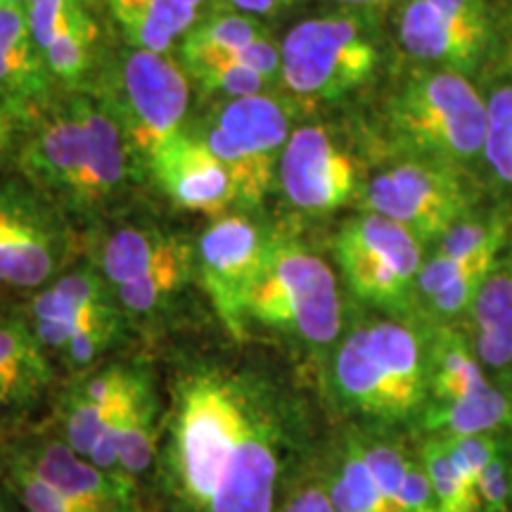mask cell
<instances>
[{
	"label": "cell",
	"instance_id": "obj_1",
	"mask_svg": "<svg viewBox=\"0 0 512 512\" xmlns=\"http://www.w3.org/2000/svg\"><path fill=\"white\" fill-rule=\"evenodd\" d=\"M171 467L195 512H273L278 432L240 380L202 370L178 382Z\"/></svg>",
	"mask_w": 512,
	"mask_h": 512
},
{
	"label": "cell",
	"instance_id": "obj_11",
	"mask_svg": "<svg viewBox=\"0 0 512 512\" xmlns=\"http://www.w3.org/2000/svg\"><path fill=\"white\" fill-rule=\"evenodd\" d=\"M510 238L512 204L498 195L448 230L422 261L418 318L425 323H463Z\"/></svg>",
	"mask_w": 512,
	"mask_h": 512
},
{
	"label": "cell",
	"instance_id": "obj_2",
	"mask_svg": "<svg viewBox=\"0 0 512 512\" xmlns=\"http://www.w3.org/2000/svg\"><path fill=\"white\" fill-rule=\"evenodd\" d=\"M17 166L24 181L64 207L91 211L124 195L133 152L105 102L74 93L24 121Z\"/></svg>",
	"mask_w": 512,
	"mask_h": 512
},
{
	"label": "cell",
	"instance_id": "obj_10",
	"mask_svg": "<svg viewBox=\"0 0 512 512\" xmlns=\"http://www.w3.org/2000/svg\"><path fill=\"white\" fill-rule=\"evenodd\" d=\"M332 254L358 302L389 318H418V278L425 247L387 216L358 211L339 226Z\"/></svg>",
	"mask_w": 512,
	"mask_h": 512
},
{
	"label": "cell",
	"instance_id": "obj_6",
	"mask_svg": "<svg viewBox=\"0 0 512 512\" xmlns=\"http://www.w3.org/2000/svg\"><path fill=\"white\" fill-rule=\"evenodd\" d=\"M491 197L484 176L432 159L396 157L368 176L358 207L401 223L422 247H434Z\"/></svg>",
	"mask_w": 512,
	"mask_h": 512
},
{
	"label": "cell",
	"instance_id": "obj_27",
	"mask_svg": "<svg viewBox=\"0 0 512 512\" xmlns=\"http://www.w3.org/2000/svg\"><path fill=\"white\" fill-rule=\"evenodd\" d=\"M192 266H195V249L190 242H185L181 249H176L169 259H164L150 273L117 287L114 290L117 302L138 316L155 313L183 290L192 275Z\"/></svg>",
	"mask_w": 512,
	"mask_h": 512
},
{
	"label": "cell",
	"instance_id": "obj_4",
	"mask_svg": "<svg viewBox=\"0 0 512 512\" xmlns=\"http://www.w3.org/2000/svg\"><path fill=\"white\" fill-rule=\"evenodd\" d=\"M332 380L339 399L363 418L420 420L430 392L425 320L380 318L351 328L335 351Z\"/></svg>",
	"mask_w": 512,
	"mask_h": 512
},
{
	"label": "cell",
	"instance_id": "obj_8",
	"mask_svg": "<svg viewBox=\"0 0 512 512\" xmlns=\"http://www.w3.org/2000/svg\"><path fill=\"white\" fill-rule=\"evenodd\" d=\"M394 36L408 62L479 81L508 48L505 0H399Z\"/></svg>",
	"mask_w": 512,
	"mask_h": 512
},
{
	"label": "cell",
	"instance_id": "obj_24",
	"mask_svg": "<svg viewBox=\"0 0 512 512\" xmlns=\"http://www.w3.org/2000/svg\"><path fill=\"white\" fill-rule=\"evenodd\" d=\"M261 36H268V31L256 17L235 10L214 12L209 17H200V22L183 36L181 64L185 72L195 74L233 60L240 50Z\"/></svg>",
	"mask_w": 512,
	"mask_h": 512
},
{
	"label": "cell",
	"instance_id": "obj_25",
	"mask_svg": "<svg viewBox=\"0 0 512 512\" xmlns=\"http://www.w3.org/2000/svg\"><path fill=\"white\" fill-rule=\"evenodd\" d=\"M185 238L159 228H121L105 242L100 268L112 290L138 280L185 245Z\"/></svg>",
	"mask_w": 512,
	"mask_h": 512
},
{
	"label": "cell",
	"instance_id": "obj_40",
	"mask_svg": "<svg viewBox=\"0 0 512 512\" xmlns=\"http://www.w3.org/2000/svg\"><path fill=\"white\" fill-rule=\"evenodd\" d=\"M15 136H17V121L12 119V114L5 110L3 102H0V166L5 164V159L10 157V152L15 150Z\"/></svg>",
	"mask_w": 512,
	"mask_h": 512
},
{
	"label": "cell",
	"instance_id": "obj_35",
	"mask_svg": "<svg viewBox=\"0 0 512 512\" xmlns=\"http://www.w3.org/2000/svg\"><path fill=\"white\" fill-rule=\"evenodd\" d=\"M117 335H119V323H107V325H98V328L83 330L60 351V356L69 363V366L86 368L91 366L95 358L102 356L112 347V342L117 339Z\"/></svg>",
	"mask_w": 512,
	"mask_h": 512
},
{
	"label": "cell",
	"instance_id": "obj_28",
	"mask_svg": "<svg viewBox=\"0 0 512 512\" xmlns=\"http://www.w3.org/2000/svg\"><path fill=\"white\" fill-rule=\"evenodd\" d=\"M0 368L34 396L50 382L53 370L46 347L36 337L29 320L0 313Z\"/></svg>",
	"mask_w": 512,
	"mask_h": 512
},
{
	"label": "cell",
	"instance_id": "obj_32",
	"mask_svg": "<svg viewBox=\"0 0 512 512\" xmlns=\"http://www.w3.org/2000/svg\"><path fill=\"white\" fill-rule=\"evenodd\" d=\"M5 482L27 512H79L31 467L22 453H10L5 460Z\"/></svg>",
	"mask_w": 512,
	"mask_h": 512
},
{
	"label": "cell",
	"instance_id": "obj_3",
	"mask_svg": "<svg viewBox=\"0 0 512 512\" xmlns=\"http://www.w3.org/2000/svg\"><path fill=\"white\" fill-rule=\"evenodd\" d=\"M380 131L387 159H432L486 178V100L472 76L411 62L384 95Z\"/></svg>",
	"mask_w": 512,
	"mask_h": 512
},
{
	"label": "cell",
	"instance_id": "obj_33",
	"mask_svg": "<svg viewBox=\"0 0 512 512\" xmlns=\"http://www.w3.org/2000/svg\"><path fill=\"white\" fill-rule=\"evenodd\" d=\"M197 81V86L209 95H228L230 100L235 98H247V95H259L266 93V88L271 86L264 76L252 72L245 64L228 60L219 62L214 67L200 69V72L190 74Z\"/></svg>",
	"mask_w": 512,
	"mask_h": 512
},
{
	"label": "cell",
	"instance_id": "obj_29",
	"mask_svg": "<svg viewBox=\"0 0 512 512\" xmlns=\"http://www.w3.org/2000/svg\"><path fill=\"white\" fill-rule=\"evenodd\" d=\"M325 491L335 512H392L363 456L361 441H349Z\"/></svg>",
	"mask_w": 512,
	"mask_h": 512
},
{
	"label": "cell",
	"instance_id": "obj_36",
	"mask_svg": "<svg viewBox=\"0 0 512 512\" xmlns=\"http://www.w3.org/2000/svg\"><path fill=\"white\" fill-rule=\"evenodd\" d=\"M235 62L245 64V67L252 69V72L261 74L264 79L271 83L280 81V67H283V57H280V46L273 41L271 36L256 38L254 43H249L245 50H240L238 55L233 57Z\"/></svg>",
	"mask_w": 512,
	"mask_h": 512
},
{
	"label": "cell",
	"instance_id": "obj_5",
	"mask_svg": "<svg viewBox=\"0 0 512 512\" xmlns=\"http://www.w3.org/2000/svg\"><path fill=\"white\" fill-rule=\"evenodd\" d=\"M373 10L339 8L294 24L280 43V81L297 100L337 105L373 86L384 67Z\"/></svg>",
	"mask_w": 512,
	"mask_h": 512
},
{
	"label": "cell",
	"instance_id": "obj_17",
	"mask_svg": "<svg viewBox=\"0 0 512 512\" xmlns=\"http://www.w3.org/2000/svg\"><path fill=\"white\" fill-rule=\"evenodd\" d=\"M150 174L181 209L223 214L238 202V192L226 164L197 136L178 133L147 157Z\"/></svg>",
	"mask_w": 512,
	"mask_h": 512
},
{
	"label": "cell",
	"instance_id": "obj_26",
	"mask_svg": "<svg viewBox=\"0 0 512 512\" xmlns=\"http://www.w3.org/2000/svg\"><path fill=\"white\" fill-rule=\"evenodd\" d=\"M98 46L100 27L88 8L57 31L53 41L43 48V60L55 83H60L64 91H76L91 74Z\"/></svg>",
	"mask_w": 512,
	"mask_h": 512
},
{
	"label": "cell",
	"instance_id": "obj_31",
	"mask_svg": "<svg viewBox=\"0 0 512 512\" xmlns=\"http://www.w3.org/2000/svg\"><path fill=\"white\" fill-rule=\"evenodd\" d=\"M418 458L432 484L439 512H475V496L446 437L427 434Z\"/></svg>",
	"mask_w": 512,
	"mask_h": 512
},
{
	"label": "cell",
	"instance_id": "obj_43",
	"mask_svg": "<svg viewBox=\"0 0 512 512\" xmlns=\"http://www.w3.org/2000/svg\"><path fill=\"white\" fill-rule=\"evenodd\" d=\"M29 0H0V8H8V5H19V8H27Z\"/></svg>",
	"mask_w": 512,
	"mask_h": 512
},
{
	"label": "cell",
	"instance_id": "obj_42",
	"mask_svg": "<svg viewBox=\"0 0 512 512\" xmlns=\"http://www.w3.org/2000/svg\"><path fill=\"white\" fill-rule=\"evenodd\" d=\"M505 29H508V41L512 46V0H505Z\"/></svg>",
	"mask_w": 512,
	"mask_h": 512
},
{
	"label": "cell",
	"instance_id": "obj_18",
	"mask_svg": "<svg viewBox=\"0 0 512 512\" xmlns=\"http://www.w3.org/2000/svg\"><path fill=\"white\" fill-rule=\"evenodd\" d=\"M55 79L31 36L27 10L0 8V102L17 128L53 100Z\"/></svg>",
	"mask_w": 512,
	"mask_h": 512
},
{
	"label": "cell",
	"instance_id": "obj_15",
	"mask_svg": "<svg viewBox=\"0 0 512 512\" xmlns=\"http://www.w3.org/2000/svg\"><path fill=\"white\" fill-rule=\"evenodd\" d=\"M69 252V235L53 209L24 178L0 181V287L38 290L55 278Z\"/></svg>",
	"mask_w": 512,
	"mask_h": 512
},
{
	"label": "cell",
	"instance_id": "obj_19",
	"mask_svg": "<svg viewBox=\"0 0 512 512\" xmlns=\"http://www.w3.org/2000/svg\"><path fill=\"white\" fill-rule=\"evenodd\" d=\"M489 380L512 399V238L463 320Z\"/></svg>",
	"mask_w": 512,
	"mask_h": 512
},
{
	"label": "cell",
	"instance_id": "obj_20",
	"mask_svg": "<svg viewBox=\"0 0 512 512\" xmlns=\"http://www.w3.org/2000/svg\"><path fill=\"white\" fill-rule=\"evenodd\" d=\"M19 453L79 512H133V491L119 486L64 441H41Z\"/></svg>",
	"mask_w": 512,
	"mask_h": 512
},
{
	"label": "cell",
	"instance_id": "obj_14",
	"mask_svg": "<svg viewBox=\"0 0 512 512\" xmlns=\"http://www.w3.org/2000/svg\"><path fill=\"white\" fill-rule=\"evenodd\" d=\"M278 181L294 209L325 216L361 200L368 174L354 145L316 121L292 131L278 162Z\"/></svg>",
	"mask_w": 512,
	"mask_h": 512
},
{
	"label": "cell",
	"instance_id": "obj_9",
	"mask_svg": "<svg viewBox=\"0 0 512 512\" xmlns=\"http://www.w3.org/2000/svg\"><path fill=\"white\" fill-rule=\"evenodd\" d=\"M430 392L422 430L439 437L508 432L512 399L489 380L463 323H425Z\"/></svg>",
	"mask_w": 512,
	"mask_h": 512
},
{
	"label": "cell",
	"instance_id": "obj_37",
	"mask_svg": "<svg viewBox=\"0 0 512 512\" xmlns=\"http://www.w3.org/2000/svg\"><path fill=\"white\" fill-rule=\"evenodd\" d=\"M36 396L27 392V389L19 384L15 377L10 373H5L0 368V413H8V411H17V408L29 406Z\"/></svg>",
	"mask_w": 512,
	"mask_h": 512
},
{
	"label": "cell",
	"instance_id": "obj_34",
	"mask_svg": "<svg viewBox=\"0 0 512 512\" xmlns=\"http://www.w3.org/2000/svg\"><path fill=\"white\" fill-rule=\"evenodd\" d=\"M88 8H91V0H29L24 10H27L29 29L38 50L43 53L57 31Z\"/></svg>",
	"mask_w": 512,
	"mask_h": 512
},
{
	"label": "cell",
	"instance_id": "obj_21",
	"mask_svg": "<svg viewBox=\"0 0 512 512\" xmlns=\"http://www.w3.org/2000/svg\"><path fill=\"white\" fill-rule=\"evenodd\" d=\"M446 439L475 496V512H512L510 430Z\"/></svg>",
	"mask_w": 512,
	"mask_h": 512
},
{
	"label": "cell",
	"instance_id": "obj_23",
	"mask_svg": "<svg viewBox=\"0 0 512 512\" xmlns=\"http://www.w3.org/2000/svg\"><path fill=\"white\" fill-rule=\"evenodd\" d=\"M131 48L166 55L200 22L204 0H107Z\"/></svg>",
	"mask_w": 512,
	"mask_h": 512
},
{
	"label": "cell",
	"instance_id": "obj_16",
	"mask_svg": "<svg viewBox=\"0 0 512 512\" xmlns=\"http://www.w3.org/2000/svg\"><path fill=\"white\" fill-rule=\"evenodd\" d=\"M271 238L247 216H221L197 242L195 264L216 316L235 339L245 337L247 306L266 266Z\"/></svg>",
	"mask_w": 512,
	"mask_h": 512
},
{
	"label": "cell",
	"instance_id": "obj_22",
	"mask_svg": "<svg viewBox=\"0 0 512 512\" xmlns=\"http://www.w3.org/2000/svg\"><path fill=\"white\" fill-rule=\"evenodd\" d=\"M486 100L484 174L494 195L512 204V46L479 79Z\"/></svg>",
	"mask_w": 512,
	"mask_h": 512
},
{
	"label": "cell",
	"instance_id": "obj_39",
	"mask_svg": "<svg viewBox=\"0 0 512 512\" xmlns=\"http://www.w3.org/2000/svg\"><path fill=\"white\" fill-rule=\"evenodd\" d=\"M228 10L242 12V15L252 17H266L273 15V12L287 8V5L297 3V0H221Z\"/></svg>",
	"mask_w": 512,
	"mask_h": 512
},
{
	"label": "cell",
	"instance_id": "obj_44",
	"mask_svg": "<svg viewBox=\"0 0 512 512\" xmlns=\"http://www.w3.org/2000/svg\"><path fill=\"white\" fill-rule=\"evenodd\" d=\"M510 453H512V427H510ZM510 475H512V463H510Z\"/></svg>",
	"mask_w": 512,
	"mask_h": 512
},
{
	"label": "cell",
	"instance_id": "obj_7",
	"mask_svg": "<svg viewBox=\"0 0 512 512\" xmlns=\"http://www.w3.org/2000/svg\"><path fill=\"white\" fill-rule=\"evenodd\" d=\"M247 320L302 339L311 347H330L344 325L339 280L328 261L302 242L271 238Z\"/></svg>",
	"mask_w": 512,
	"mask_h": 512
},
{
	"label": "cell",
	"instance_id": "obj_12",
	"mask_svg": "<svg viewBox=\"0 0 512 512\" xmlns=\"http://www.w3.org/2000/svg\"><path fill=\"white\" fill-rule=\"evenodd\" d=\"M297 105L278 95H247L221 107L200 140L226 164L238 202L254 207L268 195L278 162L292 136Z\"/></svg>",
	"mask_w": 512,
	"mask_h": 512
},
{
	"label": "cell",
	"instance_id": "obj_30",
	"mask_svg": "<svg viewBox=\"0 0 512 512\" xmlns=\"http://www.w3.org/2000/svg\"><path fill=\"white\" fill-rule=\"evenodd\" d=\"M157 451V399L152 392L150 380L143 377L138 384L133 408L128 413L124 434L119 441V465L121 472L136 482L138 475H143L152 465Z\"/></svg>",
	"mask_w": 512,
	"mask_h": 512
},
{
	"label": "cell",
	"instance_id": "obj_38",
	"mask_svg": "<svg viewBox=\"0 0 512 512\" xmlns=\"http://www.w3.org/2000/svg\"><path fill=\"white\" fill-rule=\"evenodd\" d=\"M283 512H335V508H332L328 491L320 489V486H309V489H302L297 496H292Z\"/></svg>",
	"mask_w": 512,
	"mask_h": 512
},
{
	"label": "cell",
	"instance_id": "obj_41",
	"mask_svg": "<svg viewBox=\"0 0 512 512\" xmlns=\"http://www.w3.org/2000/svg\"><path fill=\"white\" fill-rule=\"evenodd\" d=\"M335 3L344 5V8H358V10H377L384 5H392L396 0H335Z\"/></svg>",
	"mask_w": 512,
	"mask_h": 512
},
{
	"label": "cell",
	"instance_id": "obj_13",
	"mask_svg": "<svg viewBox=\"0 0 512 512\" xmlns=\"http://www.w3.org/2000/svg\"><path fill=\"white\" fill-rule=\"evenodd\" d=\"M105 107L119 121L136 159L181 133L190 102L188 72L169 55L131 48L121 55Z\"/></svg>",
	"mask_w": 512,
	"mask_h": 512
}]
</instances>
